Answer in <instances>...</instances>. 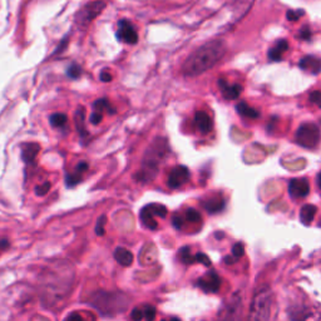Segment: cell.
<instances>
[{
	"label": "cell",
	"mask_w": 321,
	"mask_h": 321,
	"mask_svg": "<svg viewBox=\"0 0 321 321\" xmlns=\"http://www.w3.org/2000/svg\"><path fill=\"white\" fill-rule=\"evenodd\" d=\"M104 111H107L108 113H116V111L112 108L111 103L107 99H98L93 103V112H98V113L103 114Z\"/></svg>",
	"instance_id": "obj_22"
},
{
	"label": "cell",
	"mask_w": 321,
	"mask_h": 321,
	"mask_svg": "<svg viewBox=\"0 0 321 321\" xmlns=\"http://www.w3.org/2000/svg\"><path fill=\"white\" fill-rule=\"evenodd\" d=\"M296 142L304 148H316L320 142V129L314 123H304L296 132Z\"/></svg>",
	"instance_id": "obj_6"
},
{
	"label": "cell",
	"mask_w": 321,
	"mask_h": 321,
	"mask_svg": "<svg viewBox=\"0 0 321 321\" xmlns=\"http://www.w3.org/2000/svg\"><path fill=\"white\" fill-rule=\"evenodd\" d=\"M114 259L117 260L119 265L124 267L131 266L132 262H133V255H132L131 251H128L124 247H117L116 251H114Z\"/></svg>",
	"instance_id": "obj_18"
},
{
	"label": "cell",
	"mask_w": 321,
	"mask_h": 321,
	"mask_svg": "<svg viewBox=\"0 0 321 321\" xmlns=\"http://www.w3.org/2000/svg\"><path fill=\"white\" fill-rule=\"evenodd\" d=\"M67 116L63 113H54L51 114L50 118H49V122H50V124L54 128H62V127H64L65 124H67Z\"/></svg>",
	"instance_id": "obj_24"
},
{
	"label": "cell",
	"mask_w": 321,
	"mask_h": 321,
	"mask_svg": "<svg viewBox=\"0 0 321 321\" xmlns=\"http://www.w3.org/2000/svg\"><path fill=\"white\" fill-rule=\"evenodd\" d=\"M6 246H8V241H6V240H1V241H0V251H3Z\"/></svg>",
	"instance_id": "obj_43"
},
{
	"label": "cell",
	"mask_w": 321,
	"mask_h": 321,
	"mask_svg": "<svg viewBox=\"0 0 321 321\" xmlns=\"http://www.w3.org/2000/svg\"><path fill=\"white\" fill-rule=\"evenodd\" d=\"M202 206L207 212L219 213L224 210L225 206H226V202H225L224 197H222L221 195H217V196H211V197H208L207 200L203 201Z\"/></svg>",
	"instance_id": "obj_13"
},
{
	"label": "cell",
	"mask_w": 321,
	"mask_h": 321,
	"mask_svg": "<svg viewBox=\"0 0 321 321\" xmlns=\"http://www.w3.org/2000/svg\"><path fill=\"white\" fill-rule=\"evenodd\" d=\"M64 321H84V319H83L78 313H72L65 318Z\"/></svg>",
	"instance_id": "obj_39"
},
{
	"label": "cell",
	"mask_w": 321,
	"mask_h": 321,
	"mask_svg": "<svg viewBox=\"0 0 321 321\" xmlns=\"http://www.w3.org/2000/svg\"><path fill=\"white\" fill-rule=\"evenodd\" d=\"M90 123L94 124V126H97V124H99L100 122H102L103 119V116L100 113H98V112H93L92 114H90Z\"/></svg>",
	"instance_id": "obj_36"
},
{
	"label": "cell",
	"mask_w": 321,
	"mask_h": 321,
	"mask_svg": "<svg viewBox=\"0 0 321 321\" xmlns=\"http://www.w3.org/2000/svg\"><path fill=\"white\" fill-rule=\"evenodd\" d=\"M299 67L304 70H308V72H311L313 74L318 75L320 73L321 68V62L318 57H314V55H308V57L303 58V59L299 62Z\"/></svg>",
	"instance_id": "obj_15"
},
{
	"label": "cell",
	"mask_w": 321,
	"mask_h": 321,
	"mask_svg": "<svg viewBox=\"0 0 321 321\" xmlns=\"http://www.w3.org/2000/svg\"><path fill=\"white\" fill-rule=\"evenodd\" d=\"M316 212H318V207L314 205H305L301 207L300 210V221L303 222L305 226H309L311 225V222L314 221L316 216Z\"/></svg>",
	"instance_id": "obj_19"
},
{
	"label": "cell",
	"mask_w": 321,
	"mask_h": 321,
	"mask_svg": "<svg viewBox=\"0 0 321 321\" xmlns=\"http://www.w3.org/2000/svg\"><path fill=\"white\" fill-rule=\"evenodd\" d=\"M167 146V141L165 138L154 139V142L149 146L148 151L144 154L141 171L136 176L137 180L141 182H149L156 177L158 173L159 161L165 158L168 151Z\"/></svg>",
	"instance_id": "obj_2"
},
{
	"label": "cell",
	"mask_w": 321,
	"mask_h": 321,
	"mask_svg": "<svg viewBox=\"0 0 321 321\" xmlns=\"http://www.w3.org/2000/svg\"><path fill=\"white\" fill-rule=\"evenodd\" d=\"M310 35H311V31H310V29H309V28H304L303 30L300 31V36L303 39H309V38H310Z\"/></svg>",
	"instance_id": "obj_42"
},
{
	"label": "cell",
	"mask_w": 321,
	"mask_h": 321,
	"mask_svg": "<svg viewBox=\"0 0 321 321\" xmlns=\"http://www.w3.org/2000/svg\"><path fill=\"white\" fill-rule=\"evenodd\" d=\"M301 14H304L303 10H298V11H294V10H289L288 11V19L289 20H293V21H296L298 19H300V16H303Z\"/></svg>",
	"instance_id": "obj_35"
},
{
	"label": "cell",
	"mask_w": 321,
	"mask_h": 321,
	"mask_svg": "<svg viewBox=\"0 0 321 321\" xmlns=\"http://www.w3.org/2000/svg\"><path fill=\"white\" fill-rule=\"evenodd\" d=\"M219 87L226 99H236V98H239V95L241 94L242 92L241 85L240 84L230 85L229 83L226 82V79H224V78L219 79Z\"/></svg>",
	"instance_id": "obj_14"
},
{
	"label": "cell",
	"mask_w": 321,
	"mask_h": 321,
	"mask_svg": "<svg viewBox=\"0 0 321 321\" xmlns=\"http://www.w3.org/2000/svg\"><path fill=\"white\" fill-rule=\"evenodd\" d=\"M105 8V4L103 1H92V3L85 4L83 9H80L77 14V21L80 25L87 26L90 21L94 20Z\"/></svg>",
	"instance_id": "obj_8"
},
{
	"label": "cell",
	"mask_w": 321,
	"mask_h": 321,
	"mask_svg": "<svg viewBox=\"0 0 321 321\" xmlns=\"http://www.w3.org/2000/svg\"><path fill=\"white\" fill-rule=\"evenodd\" d=\"M172 224H173V226L176 227V229L180 230L181 227L183 226L182 217H181L180 215H175V216H173V219H172Z\"/></svg>",
	"instance_id": "obj_38"
},
{
	"label": "cell",
	"mask_w": 321,
	"mask_h": 321,
	"mask_svg": "<svg viewBox=\"0 0 321 321\" xmlns=\"http://www.w3.org/2000/svg\"><path fill=\"white\" fill-rule=\"evenodd\" d=\"M75 124H77V128L79 131L80 136H88V131L84 128V109L83 108L78 109L77 113H75Z\"/></svg>",
	"instance_id": "obj_23"
},
{
	"label": "cell",
	"mask_w": 321,
	"mask_h": 321,
	"mask_svg": "<svg viewBox=\"0 0 321 321\" xmlns=\"http://www.w3.org/2000/svg\"><path fill=\"white\" fill-rule=\"evenodd\" d=\"M195 262H200V264L205 265V266H211V260L206 254H197L195 255Z\"/></svg>",
	"instance_id": "obj_32"
},
{
	"label": "cell",
	"mask_w": 321,
	"mask_h": 321,
	"mask_svg": "<svg viewBox=\"0 0 321 321\" xmlns=\"http://www.w3.org/2000/svg\"><path fill=\"white\" fill-rule=\"evenodd\" d=\"M117 38L119 40L124 41L127 44H136L138 41V35L134 29L133 24L127 19H122L118 21V31H117Z\"/></svg>",
	"instance_id": "obj_10"
},
{
	"label": "cell",
	"mask_w": 321,
	"mask_h": 321,
	"mask_svg": "<svg viewBox=\"0 0 321 321\" xmlns=\"http://www.w3.org/2000/svg\"><path fill=\"white\" fill-rule=\"evenodd\" d=\"M88 170V163L87 162H80L79 165L77 166V168H75V172L80 173L82 175L83 172H85V171Z\"/></svg>",
	"instance_id": "obj_40"
},
{
	"label": "cell",
	"mask_w": 321,
	"mask_h": 321,
	"mask_svg": "<svg viewBox=\"0 0 321 321\" xmlns=\"http://www.w3.org/2000/svg\"><path fill=\"white\" fill-rule=\"evenodd\" d=\"M190 170L185 166H176L171 170L170 175H168L167 185L168 187L172 190H177L181 186L185 185L188 180H190Z\"/></svg>",
	"instance_id": "obj_9"
},
{
	"label": "cell",
	"mask_w": 321,
	"mask_h": 321,
	"mask_svg": "<svg viewBox=\"0 0 321 321\" xmlns=\"http://www.w3.org/2000/svg\"><path fill=\"white\" fill-rule=\"evenodd\" d=\"M226 53V43L222 39H213L191 53L185 60L182 73L186 77H197L213 68Z\"/></svg>",
	"instance_id": "obj_1"
},
{
	"label": "cell",
	"mask_w": 321,
	"mask_h": 321,
	"mask_svg": "<svg viewBox=\"0 0 321 321\" xmlns=\"http://www.w3.org/2000/svg\"><path fill=\"white\" fill-rule=\"evenodd\" d=\"M105 220H107V217H105V216L99 217V220H98L97 226H95V234H97L98 236H103V235H104Z\"/></svg>",
	"instance_id": "obj_31"
},
{
	"label": "cell",
	"mask_w": 321,
	"mask_h": 321,
	"mask_svg": "<svg viewBox=\"0 0 321 321\" xmlns=\"http://www.w3.org/2000/svg\"><path fill=\"white\" fill-rule=\"evenodd\" d=\"M242 320V296L237 291L226 300L220 310L216 321H241Z\"/></svg>",
	"instance_id": "obj_5"
},
{
	"label": "cell",
	"mask_w": 321,
	"mask_h": 321,
	"mask_svg": "<svg viewBox=\"0 0 321 321\" xmlns=\"http://www.w3.org/2000/svg\"><path fill=\"white\" fill-rule=\"evenodd\" d=\"M128 298L122 293H105L99 291L94 294L90 305L99 311V314L104 316H113L119 313H124L128 308Z\"/></svg>",
	"instance_id": "obj_3"
},
{
	"label": "cell",
	"mask_w": 321,
	"mask_h": 321,
	"mask_svg": "<svg viewBox=\"0 0 321 321\" xmlns=\"http://www.w3.org/2000/svg\"><path fill=\"white\" fill-rule=\"evenodd\" d=\"M180 256H181V260H182V262H185V264L188 265L195 262V256H192V254H191V249L188 246L182 247V249L180 250Z\"/></svg>",
	"instance_id": "obj_25"
},
{
	"label": "cell",
	"mask_w": 321,
	"mask_h": 321,
	"mask_svg": "<svg viewBox=\"0 0 321 321\" xmlns=\"http://www.w3.org/2000/svg\"><path fill=\"white\" fill-rule=\"evenodd\" d=\"M162 321H181V320L177 318H172V319H170V320H162Z\"/></svg>",
	"instance_id": "obj_44"
},
{
	"label": "cell",
	"mask_w": 321,
	"mask_h": 321,
	"mask_svg": "<svg viewBox=\"0 0 321 321\" xmlns=\"http://www.w3.org/2000/svg\"><path fill=\"white\" fill-rule=\"evenodd\" d=\"M310 100H311V102L315 103L316 105H319V107H320V104H321L320 92H319V90H315V92L311 93V94H310Z\"/></svg>",
	"instance_id": "obj_37"
},
{
	"label": "cell",
	"mask_w": 321,
	"mask_h": 321,
	"mask_svg": "<svg viewBox=\"0 0 321 321\" xmlns=\"http://www.w3.org/2000/svg\"><path fill=\"white\" fill-rule=\"evenodd\" d=\"M197 285L205 293H217L221 288V279L215 271H208L202 278L198 279Z\"/></svg>",
	"instance_id": "obj_11"
},
{
	"label": "cell",
	"mask_w": 321,
	"mask_h": 321,
	"mask_svg": "<svg viewBox=\"0 0 321 321\" xmlns=\"http://www.w3.org/2000/svg\"><path fill=\"white\" fill-rule=\"evenodd\" d=\"M310 193V183L306 178H293L289 183V195L293 198H304Z\"/></svg>",
	"instance_id": "obj_12"
},
{
	"label": "cell",
	"mask_w": 321,
	"mask_h": 321,
	"mask_svg": "<svg viewBox=\"0 0 321 321\" xmlns=\"http://www.w3.org/2000/svg\"><path fill=\"white\" fill-rule=\"evenodd\" d=\"M166 216H167V208L163 205H159V203H151V205L144 206L142 208L141 213H139L142 224L149 230H156L157 226H158L154 217L165 219Z\"/></svg>",
	"instance_id": "obj_7"
},
{
	"label": "cell",
	"mask_w": 321,
	"mask_h": 321,
	"mask_svg": "<svg viewBox=\"0 0 321 321\" xmlns=\"http://www.w3.org/2000/svg\"><path fill=\"white\" fill-rule=\"evenodd\" d=\"M244 250H245V247L241 242H239V244H235L234 247H232V255H234V259H240V257L244 256V254H245Z\"/></svg>",
	"instance_id": "obj_30"
},
{
	"label": "cell",
	"mask_w": 321,
	"mask_h": 321,
	"mask_svg": "<svg viewBox=\"0 0 321 321\" xmlns=\"http://www.w3.org/2000/svg\"><path fill=\"white\" fill-rule=\"evenodd\" d=\"M80 73H82V68H80L79 65H77V64L70 65V67L67 69L68 77L73 78V79H75V78H79Z\"/></svg>",
	"instance_id": "obj_28"
},
{
	"label": "cell",
	"mask_w": 321,
	"mask_h": 321,
	"mask_svg": "<svg viewBox=\"0 0 321 321\" xmlns=\"http://www.w3.org/2000/svg\"><path fill=\"white\" fill-rule=\"evenodd\" d=\"M288 49H289L288 40H285V39L279 40L278 43H276V45L269 50V58H270V60H274V62H279V60H281L283 54L288 50Z\"/></svg>",
	"instance_id": "obj_17"
},
{
	"label": "cell",
	"mask_w": 321,
	"mask_h": 321,
	"mask_svg": "<svg viewBox=\"0 0 321 321\" xmlns=\"http://www.w3.org/2000/svg\"><path fill=\"white\" fill-rule=\"evenodd\" d=\"M142 311H143V318L147 321H154V319H156V308L154 306L146 305L142 309Z\"/></svg>",
	"instance_id": "obj_26"
},
{
	"label": "cell",
	"mask_w": 321,
	"mask_h": 321,
	"mask_svg": "<svg viewBox=\"0 0 321 321\" xmlns=\"http://www.w3.org/2000/svg\"><path fill=\"white\" fill-rule=\"evenodd\" d=\"M186 219H187V221L196 224V222L201 221V213L197 210H195V208H190L186 212Z\"/></svg>",
	"instance_id": "obj_27"
},
{
	"label": "cell",
	"mask_w": 321,
	"mask_h": 321,
	"mask_svg": "<svg viewBox=\"0 0 321 321\" xmlns=\"http://www.w3.org/2000/svg\"><path fill=\"white\" fill-rule=\"evenodd\" d=\"M131 318L133 321H141L142 319H143V311H142V309L134 308L133 310H132Z\"/></svg>",
	"instance_id": "obj_34"
},
{
	"label": "cell",
	"mask_w": 321,
	"mask_h": 321,
	"mask_svg": "<svg viewBox=\"0 0 321 321\" xmlns=\"http://www.w3.org/2000/svg\"><path fill=\"white\" fill-rule=\"evenodd\" d=\"M80 173H78V172H75V173H73V175H68L67 176V180H65V182H67V186L68 187H74L75 185H77V183H79L80 182Z\"/></svg>",
	"instance_id": "obj_29"
},
{
	"label": "cell",
	"mask_w": 321,
	"mask_h": 321,
	"mask_svg": "<svg viewBox=\"0 0 321 321\" xmlns=\"http://www.w3.org/2000/svg\"><path fill=\"white\" fill-rule=\"evenodd\" d=\"M100 80H102V82H111L112 80V75H111V73H108V72H102L100 73Z\"/></svg>",
	"instance_id": "obj_41"
},
{
	"label": "cell",
	"mask_w": 321,
	"mask_h": 321,
	"mask_svg": "<svg viewBox=\"0 0 321 321\" xmlns=\"http://www.w3.org/2000/svg\"><path fill=\"white\" fill-rule=\"evenodd\" d=\"M39 149H40L39 144H36V143L26 144V146L23 148L24 161H26V162H31V161H34L36 157V154H38Z\"/></svg>",
	"instance_id": "obj_21"
},
{
	"label": "cell",
	"mask_w": 321,
	"mask_h": 321,
	"mask_svg": "<svg viewBox=\"0 0 321 321\" xmlns=\"http://www.w3.org/2000/svg\"><path fill=\"white\" fill-rule=\"evenodd\" d=\"M195 123L201 133H208L212 129V122L206 112H197L195 116Z\"/></svg>",
	"instance_id": "obj_16"
},
{
	"label": "cell",
	"mask_w": 321,
	"mask_h": 321,
	"mask_svg": "<svg viewBox=\"0 0 321 321\" xmlns=\"http://www.w3.org/2000/svg\"><path fill=\"white\" fill-rule=\"evenodd\" d=\"M236 111L239 112L240 116L246 117V118L256 119V118H259V116H260L259 111H256V109H254L252 107L247 105L246 102L239 103V104L236 105Z\"/></svg>",
	"instance_id": "obj_20"
},
{
	"label": "cell",
	"mask_w": 321,
	"mask_h": 321,
	"mask_svg": "<svg viewBox=\"0 0 321 321\" xmlns=\"http://www.w3.org/2000/svg\"><path fill=\"white\" fill-rule=\"evenodd\" d=\"M49 190H50V182H45L41 186H38V187L35 188V193L38 196H44L48 193Z\"/></svg>",
	"instance_id": "obj_33"
},
{
	"label": "cell",
	"mask_w": 321,
	"mask_h": 321,
	"mask_svg": "<svg viewBox=\"0 0 321 321\" xmlns=\"http://www.w3.org/2000/svg\"><path fill=\"white\" fill-rule=\"evenodd\" d=\"M273 305V293L267 285H261L256 289L250 305L249 316L246 321H269Z\"/></svg>",
	"instance_id": "obj_4"
}]
</instances>
